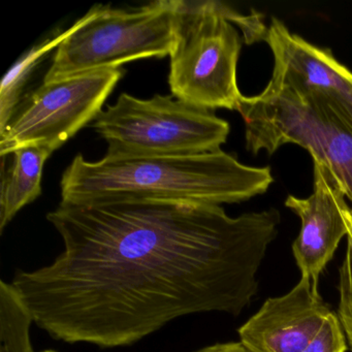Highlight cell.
Returning a JSON list of instances; mask_svg holds the SVG:
<instances>
[{
    "mask_svg": "<svg viewBox=\"0 0 352 352\" xmlns=\"http://www.w3.org/2000/svg\"><path fill=\"white\" fill-rule=\"evenodd\" d=\"M63 241L51 265L12 284L53 339L133 345L186 315L240 314L277 238V210L230 217L218 205L59 204L47 215Z\"/></svg>",
    "mask_w": 352,
    "mask_h": 352,
    "instance_id": "1",
    "label": "cell"
},
{
    "mask_svg": "<svg viewBox=\"0 0 352 352\" xmlns=\"http://www.w3.org/2000/svg\"><path fill=\"white\" fill-rule=\"evenodd\" d=\"M269 166L241 164L222 150L193 155L108 158L78 154L60 181L63 205L164 201L206 205L241 203L267 192Z\"/></svg>",
    "mask_w": 352,
    "mask_h": 352,
    "instance_id": "2",
    "label": "cell"
},
{
    "mask_svg": "<svg viewBox=\"0 0 352 352\" xmlns=\"http://www.w3.org/2000/svg\"><path fill=\"white\" fill-rule=\"evenodd\" d=\"M238 112L249 151L271 155L285 144L302 146L352 201V111L347 106L318 90L269 82L258 96H243Z\"/></svg>",
    "mask_w": 352,
    "mask_h": 352,
    "instance_id": "3",
    "label": "cell"
},
{
    "mask_svg": "<svg viewBox=\"0 0 352 352\" xmlns=\"http://www.w3.org/2000/svg\"><path fill=\"white\" fill-rule=\"evenodd\" d=\"M179 5L180 0H157L133 10L94 6L59 45L43 82L170 56Z\"/></svg>",
    "mask_w": 352,
    "mask_h": 352,
    "instance_id": "4",
    "label": "cell"
},
{
    "mask_svg": "<svg viewBox=\"0 0 352 352\" xmlns=\"http://www.w3.org/2000/svg\"><path fill=\"white\" fill-rule=\"evenodd\" d=\"M230 11L213 0H180L168 75L177 100L205 110L238 111L244 96L236 81L242 40Z\"/></svg>",
    "mask_w": 352,
    "mask_h": 352,
    "instance_id": "5",
    "label": "cell"
},
{
    "mask_svg": "<svg viewBox=\"0 0 352 352\" xmlns=\"http://www.w3.org/2000/svg\"><path fill=\"white\" fill-rule=\"evenodd\" d=\"M107 142L106 157L193 155L221 150L230 124L213 111L173 96L140 100L122 94L92 122Z\"/></svg>",
    "mask_w": 352,
    "mask_h": 352,
    "instance_id": "6",
    "label": "cell"
},
{
    "mask_svg": "<svg viewBox=\"0 0 352 352\" xmlns=\"http://www.w3.org/2000/svg\"><path fill=\"white\" fill-rule=\"evenodd\" d=\"M123 69H104L44 83L26 96L12 120L0 131V155L21 148L54 152L94 122L124 76Z\"/></svg>",
    "mask_w": 352,
    "mask_h": 352,
    "instance_id": "7",
    "label": "cell"
},
{
    "mask_svg": "<svg viewBox=\"0 0 352 352\" xmlns=\"http://www.w3.org/2000/svg\"><path fill=\"white\" fill-rule=\"evenodd\" d=\"M331 313L309 278L287 294L270 298L239 329L240 342L250 352H304Z\"/></svg>",
    "mask_w": 352,
    "mask_h": 352,
    "instance_id": "8",
    "label": "cell"
},
{
    "mask_svg": "<svg viewBox=\"0 0 352 352\" xmlns=\"http://www.w3.org/2000/svg\"><path fill=\"white\" fill-rule=\"evenodd\" d=\"M314 164L313 193L307 199L288 195L285 206L300 219L292 254L302 277L318 286L319 278L344 236L347 226L342 213L345 195L329 170L318 160Z\"/></svg>",
    "mask_w": 352,
    "mask_h": 352,
    "instance_id": "9",
    "label": "cell"
},
{
    "mask_svg": "<svg viewBox=\"0 0 352 352\" xmlns=\"http://www.w3.org/2000/svg\"><path fill=\"white\" fill-rule=\"evenodd\" d=\"M265 42L274 55L270 83L318 90L352 111V73L338 63L329 49L319 48L292 34L277 18H272Z\"/></svg>",
    "mask_w": 352,
    "mask_h": 352,
    "instance_id": "10",
    "label": "cell"
},
{
    "mask_svg": "<svg viewBox=\"0 0 352 352\" xmlns=\"http://www.w3.org/2000/svg\"><path fill=\"white\" fill-rule=\"evenodd\" d=\"M52 152L43 147H25L14 152L13 162L1 175L0 232L18 212L42 195L43 170Z\"/></svg>",
    "mask_w": 352,
    "mask_h": 352,
    "instance_id": "11",
    "label": "cell"
},
{
    "mask_svg": "<svg viewBox=\"0 0 352 352\" xmlns=\"http://www.w3.org/2000/svg\"><path fill=\"white\" fill-rule=\"evenodd\" d=\"M74 25L67 32H58L51 34L42 42L34 45L24 53L3 77L0 86V131L9 124L15 115L23 98L25 88L38 65L45 60L53 50L56 51L59 45L72 34Z\"/></svg>",
    "mask_w": 352,
    "mask_h": 352,
    "instance_id": "12",
    "label": "cell"
},
{
    "mask_svg": "<svg viewBox=\"0 0 352 352\" xmlns=\"http://www.w3.org/2000/svg\"><path fill=\"white\" fill-rule=\"evenodd\" d=\"M34 323L13 284L0 282V352H34L30 339Z\"/></svg>",
    "mask_w": 352,
    "mask_h": 352,
    "instance_id": "13",
    "label": "cell"
},
{
    "mask_svg": "<svg viewBox=\"0 0 352 352\" xmlns=\"http://www.w3.org/2000/svg\"><path fill=\"white\" fill-rule=\"evenodd\" d=\"M342 213L347 226V249L339 270V306L337 314L352 350V209L344 201Z\"/></svg>",
    "mask_w": 352,
    "mask_h": 352,
    "instance_id": "14",
    "label": "cell"
},
{
    "mask_svg": "<svg viewBox=\"0 0 352 352\" xmlns=\"http://www.w3.org/2000/svg\"><path fill=\"white\" fill-rule=\"evenodd\" d=\"M347 349V339L341 321L337 313L331 311L304 352H346Z\"/></svg>",
    "mask_w": 352,
    "mask_h": 352,
    "instance_id": "15",
    "label": "cell"
},
{
    "mask_svg": "<svg viewBox=\"0 0 352 352\" xmlns=\"http://www.w3.org/2000/svg\"><path fill=\"white\" fill-rule=\"evenodd\" d=\"M195 352H250L241 342H226L207 346Z\"/></svg>",
    "mask_w": 352,
    "mask_h": 352,
    "instance_id": "16",
    "label": "cell"
},
{
    "mask_svg": "<svg viewBox=\"0 0 352 352\" xmlns=\"http://www.w3.org/2000/svg\"><path fill=\"white\" fill-rule=\"evenodd\" d=\"M42 352H57V351H55V350H44V351H42Z\"/></svg>",
    "mask_w": 352,
    "mask_h": 352,
    "instance_id": "17",
    "label": "cell"
}]
</instances>
